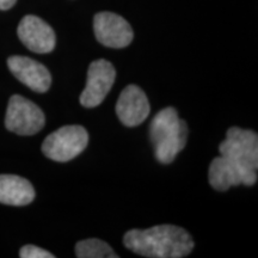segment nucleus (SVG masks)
Returning a JSON list of instances; mask_svg holds the SVG:
<instances>
[{"label": "nucleus", "instance_id": "1", "mask_svg": "<svg viewBox=\"0 0 258 258\" xmlns=\"http://www.w3.org/2000/svg\"><path fill=\"white\" fill-rule=\"evenodd\" d=\"M123 244L132 252L150 258H182L195 246L188 232L175 225L131 230L124 234Z\"/></svg>", "mask_w": 258, "mask_h": 258}, {"label": "nucleus", "instance_id": "2", "mask_svg": "<svg viewBox=\"0 0 258 258\" xmlns=\"http://www.w3.org/2000/svg\"><path fill=\"white\" fill-rule=\"evenodd\" d=\"M188 124L178 117L175 108L163 109L154 116L150 125V139L154 154L161 164H170L185 147Z\"/></svg>", "mask_w": 258, "mask_h": 258}, {"label": "nucleus", "instance_id": "3", "mask_svg": "<svg viewBox=\"0 0 258 258\" xmlns=\"http://www.w3.org/2000/svg\"><path fill=\"white\" fill-rule=\"evenodd\" d=\"M222 157L227 158L239 170L244 185L257 182L258 135L252 131L231 127L219 146Z\"/></svg>", "mask_w": 258, "mask_h": 258}, {"label": "nucleus", "instance_id": "4", "mask_svg": "<svg viewBox=\"0 0 258 258\" xmlns=\"http://www.w3.org/2000/svg\"><path fill=\"white\" fill-rule=\"evenodd\" d=\"M89 144V133L82 125H64L44 139L42 152L54 161H70L78 157Z\"/></svg>", "mask_w": 258, "mask_h": 258}, {"label": "nucleus", "instance_id": "5", "mask_svg": "<svg viewBox=\"0 0 258 258\" xmlns=\"http://www.w3.org/2000/svg\"><path fill=\"white\" fill-rule=\"evenodd\" d=\"M46 123L43 111L24 97L15 95L10 98L5 116V127L18 135H34Z\"/></svg>", "mask_w": 258, "mask_h": 258}, {"label": "nucleus", "instance_id": "6", "mask_svg": "<svg viewBox=\"0 0 258 258\" xmlns=\"http://www.w3.org/2000/svg\"><path fill=\"white\" fill-rule=\"evenodd\" d=\"M116 79V70L111 62L104 59L90 63L86 86L80 95V104L84 108H96L104 101Z\"/></svg>", "mask_w": 258, "mask_h": 258}, {"label": "nucleus", "instance_id": "7", "mask_svg": "<svg viewBox=\"0 0 258 258\" xmlns=\"http://www.w3.org/2000/svg\"><path fill=\"white\" fill-rule=\"evenodd\" d=\"M93 30L97 41L103 46L120 49L129 46L134 32L123 17L112 12H99L93 18Z\"/></svg>", "mask_w": 258, "mask_h": 258}, {"label": "nucleus", "instance_id": "8", "mask_svg": "<svg viewBox=\"0 0 258 258\" xmlns=\"http://www.w3.org/2000/svg\"><path fill=\"white\" fill-rule=\"evenodd\" d=\"M17 34L22 43L34 53L47 54L55 48L56 37L53 28L36 16H25L18 25Z\"/></svg>", "mask_w": 258, "mask_h": 258}, {"label": "nucleus", "instance_id": "9", "mask_svg": "<svg viewBox=\"0 0 258 258\" xmlns=\"http://www.w3.org/2000/svg\"><path fill=\"white\" fill-rule=\"evenodd\" d=\"M150 102L146 93L138 85H128L116 103V114L125 127H137L150 115Z\"/></svg>", "mask_w": 258, "mask_h": 258}, {"label": "nucleus", "instance_id": "10", "mask_svg": "<svg viewBox=\"0 0 258 258\" xmlns=\"http://www.w3.org/2000/svg\"><path fill=\"white\" fill-rule=\"evenodd\" d=\"M9 70L19 82L35 92H46L51 85V76L44 64L27 56H11Z\"/></svg>", "mask_w": 258, "mask_h": 258}, {"label": "nucleus", "instance_id": "11", "mask_svg": "<svg viewBox=\"0 0 258 258\" xmlns=\"http://www.w3.org/2000/svg\"><path fill=\"white\" fill-rule=\"evenodd\" d=\"M34 200V186L28 179L16 175H0V203L19 207Z\"/></svg>", "mask_w": 258, "mask_h": 258}, {"label": "nucleus", "instance_id": "12", "mask_svg": "<svg viewBox=\"0 0 258 258\" xmlns=\"http://www.w3.org/2000/svg\"><path fill=\"white\" fill-rule=\"evenodd\" d=\"M209 184L218 191H226L231 186L243 184V177L237 166L225 157H217L213 159L208 171Z\"/></svg>", "mask_w": 258, "mask_h": 258}, {"label": "nucleus", "instance_id": "13", "mask_svg": "<svg viewBox=\"0 0 258 258\" xmlns=\"http://www.w3.org/2000/svg\"><path fill=\"white\" fill-rule=\"evenodd\" d=\"M76 256L78 258H118V254L101 239H85L76 245Z\"/></svg>", "mask_w": 258, "mask_h": 258}, {"label": "nucleus", "instance_id": "14", "mask_svg": "<svg viewBox=\"0 0 258 258\" xmlns=\"http://www.w3.org/2000/svg\"><path fill=\"white\" fill-rule=\"evenodd\" d=\"M19 256L22 258H54L53 253L41 249V247L35 246V245H25L19 251Z\"/></svg>", "mask_w": 258, "mask_h": 258}, {"label": "nucleus", "instance_id": "15", "mask_svg": "<svg viewBox=\"0 0 258 258\" xmlns=\"http://www.w3.org/2000/svg\"><path fill=\"white\" fill-rule=\"evenodd\" d=\"M17 0H0V10H9L16 4Z\"/></svg>", "mask_w": 258, "mask_h": 258}]
</instances>
